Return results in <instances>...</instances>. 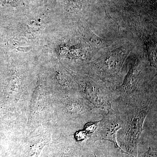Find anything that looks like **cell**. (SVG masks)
I'll list each match as a JSON object with an SVG mask.
<instances>
[{"label": "cell", "mask_w": 157, "mask_h": 157, "mask_svg": "<svg viewBox=\"0 0 157 157\" xmlns=\"http://www.w3.org/2000/svg\"><path fill=\"white\" fill-rule=\"evenodd\" d=\"M54 99V112L63 134L71 135L88 123L100 121L107 113L93 106L79 92Z\"/></svg>", "instance_id": "obj_1"}, {"label": "cell", "mask_w": 157, "mask_h": 157, "mask_svg": "<svg viewBox=\"0 0 157 157\" xmlns=\"http://www.w3.org/2000/svg\"><path fill=\"white\" fill-rule=\"evenodd\" d=\"M112 107L121 109L125 116V123L119 137L118 145L124 151L137 157L138 145L144 122L148 115L157 110V97L143 98L126 104L112 102Z\"/></svg>", "instance_id": "obj_2"}, {"label": "cell", "mask_w": 157, "mask_h": 157, "mask_svg": "<svg viewBox=\"0 0 157 157\" xmlns=\"http://www.w3.org/2000/svg\"><path fill=\"white\" fill-rule=\"evenodd\" d=\"M77 80L78 91L93 106L106 112L112 109V101L116 98L113 89L88 75L78 76Z\"/></svg>", "instance_id": "obj_3"}, {"label": "cell", "mask_w": 157, "mask_h": 157, "mask_svg": "<svg viewBox=\"0 0 157 157\" xmlns=\"http://www.w3.org/2000/svg\"><path fill=\"white\" fill-rule=\"evenodd\" d=\"M125 123V116L123 112L119 108L113 107L99 121L95 131L85 141L94 142L106 140L120 147L117 141V134L119 130L124 128Z\"/></svg>", "instance_id": "obj_4"}, {"label": "cell", "mask_w": 157, "mask_h": 157, "mask_svg": "<svg viewBox=\"0 0 157 157\" xmlns=\"http://www.w3.org/2000/svg\"><path fill=\"white\" fill-rule=\"evenodd\" d=\"M83 142H78L72 135L62 134L55 143H51L52 157H82Z\"/></svg>", "instance_id": "obj_5"}, {"label": "cell", "mask_w": 157, "mask_h": 157, "mask_svg": "<svg viewBox=\"0 0 157 157\" xmlns=\"http://www.w3.org/2000/svg\"><path fill=\"white\" fill-rule=\"evenodd\" d=\"M51 143L48 134H42L29 138L14 147L13 157H39L45 147Z\"/></svg>", "instance_id": "obj_6"}, {"label": "cell", "mask_w": 157, "mask_h": 157, "mask_svg": "<svg viewBox=\"0 0 157 157\" xmlns=\"http://www.w3.org/2000/svg\"><path fill=\"white\" fill-rule=\"evenodd\" d=\"M85 142L94 157H134L109 141L98 140L94 142Z\"/></svg>", "instance_id": "obj_7"}, {"label": "cell", "mask_w": 157, "mask_h": 157, "mask_svg": "<svg viewBox=\"0 0 157 157\" xmlns=\"http://www.w3.org/2000/svg\"><path fill=\"white\" fill-rule=\"evenodd\" d=\"M147 46L149 61L152 66L156 68V48L155 46L151 41H149L147 44Z\"/></svg>", "instance_id": "obj_8"}, {"label": "cell", "mask_w": 157, "mask_h": 157, "mask_svg": "<svg viewBox=\"0 0 157 157\" xmlns=\"http://www.w3.org/2000/svg\"><path fill=\"white\" fill-rule=\"evenodd\" d=\"M157 141H154L150 144L147 150L137 154V157H157Z\"/></svg>", "instance_id": "obj_9"}, {"label": "cell", "mask_w": 157, "mask_h": 157, "mask_svg": "<svg viewBox=\"0 0 157 157\" xmlns=\"http://www.w3.org/2000/svg\"><path fill=\"white\" fill-rule=\"evenodd\" d=\"M82 157H94L88 147L86 143H83V153Z\"/></svg>", "instance_id": "obj_10"}, {"label": "cell", "mask_w": 157, "mask_h": 157, "mask_svg": "<svg viewBox=\"0 0 157 157\" xmlns=\"http://www.w3.org/2000/svg\"><path fill=\"white\" fill-rule=\"evenodd\" d=\"M2 157H6V155H5L3 154H2Z\"/></svg>", "instance_id": "obj_11"}]
</instances>
